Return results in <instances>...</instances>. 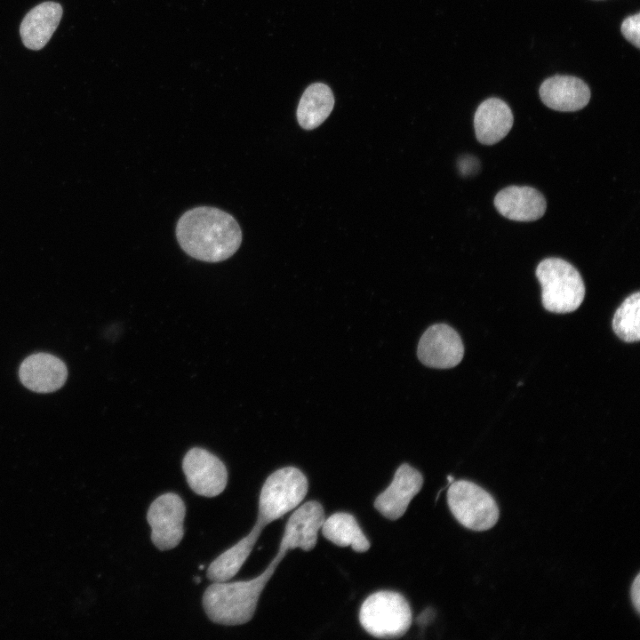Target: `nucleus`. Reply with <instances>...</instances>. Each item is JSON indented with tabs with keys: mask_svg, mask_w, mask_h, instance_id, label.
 Instances as JSON below:
<instances>
[{
	"mask_svg": "<svg viewBox=\"0 0 640 640\" xmlns=\"http://www.w3.org/2000/svg\"><path fill=\"white\" fill-rule=\"evenodd\" d=\"M412 620L409 603L398 592L378 591L362 604L359 621L362 628L378 638H397L410 628Z\"/></svg>",
	"mask_w": 640,
	"mask_h": 640,
	"instance_id": "obj_5",
	"label": "nucleus"
},
{
	"mask_svg": "<svg viewBox=\"0 0 640 640\" xmlns=\"http://www.w3.org/2000/svg\"><path fill=\"white\" fill-rule=\"evenodd\" d=\"M447 502L453 516L468 529L485 531L498 521L496 501L489 492L473 482L459 480L451 484Z\"/></svg>",
	"mask_w": 640,
	"mask_h": 640,
	"instance_id": "obj_6",
	"label": "nucleus"
},
{
	"mask_svg": "<svg viewBox=\"0 0 640 640\" xmlns=\"http://www.w3.org/2000/svg\"><path fill=\"white\" fill-rule=\"evenodd\" d=\"M308 481L295 467L274 471L264 482L258 503L257 522L263 526L297 508L308 493Z\"/></svg>",
	"mask_w": 640,
	"mask_h": 640,
	"instance_id": "obj_4",
	"label": "nucleus"
},
{
	"mask_svg": "<svg viewBox=\"0 0 640 640\" xmlns=\"http://www.w3.org/2000/svg\"><path fill=\"white\" fill-rule=\"evenodd\" d=\"M541 285L543 307L554 313L576 310L585 297V285L579 271L560 258H547L536 268Z\"/></svg>",
	"mask_w": 640,
	"mask_h": 640,
	"instance_id": "obj_3",
	"label": "nucleus"
},
{
	"mask_svg": "<svg viewBox=\"0 0 640 640\" xmlns=\"http://www.w3.org/2000/svg\"><path fill=\"white\" fill-rule=\"evenodd\" d=\"M289 550L279 544L278 550L258 576L234 582H213L204 592L202 604L209 620L216 624L237 626L254 616L259 599L278 565Z\"/></svg>",
	"mask_w": 640,
	"mask_h": 640,
	"instance_id": "obj_2",
	"label": "nucleus"
},
{
	"mask_svg": "<svg viewBox=\"0 0 640 640\" xmlns=\"http://www.w3.org/2000/svg\"><path fill=\"white\" fill-rule=\"evenodd\" d=\"M464 347L458 332L445 324L428 327L420 339L417 356L428 366L447 369L458 365L463 358Z\"/></svg>",
	"mask_w": 640,
	"mask_h": 640,
	"instance_id": "obj_9",
	"label": "nucleus"
},
{
	"mask_svg": "<svg viewBox=\"0 0 640 640\" xmlns=\"http://www.w3.org/2000/svg\"><path fill=\"white\" fill-rule=\"evenodd\" d=\"M321 532L323 536L339 547H348L358 553L366 552L371 543L354 516L337 512L325 518Z\"/></svg>",
	"mask_w": 640,
	"mask_h": 640,
	"instance_id": "obj_18",
	"label": "nucleus"
},
{
	"mask_svg": "<svg viewBox=\"0 0 640 640\" xmlns=\"http://www.w3.org/2000/svg\"><path fill=\"white\" fill-rule=\"evenodd\" d=\"M421 473L408 463L401 464L390 484L374 500L375 509L388 520H397L406 512L423 486Z\"/></svg>",
	"mask_w": 640,
	"mask_h": 640,
	"instance_id": "obj_10",
	"label": "nucleus"
},
{
	"mask_svg": "<svg viewBox=\"0 0 640 640\" xmlns=\"http://www.w3.org/2000/svg\"><path fill=\"white\" fill-rule=\"evenodd\" d=\"M185 516V503L174 492L164 493L150 504L147 521L151 528V541L156 548L166 551L180 544L184 536Z\"/></svg>",
	"mask_w": 640,
	"mask_h": 640,
	"instance_id": "obj_7",
	"label": "nucleus"
},
{
	"mask_svg": "<svg viewBox=\"0 0 640 640\" xmlns=\"http://www.w3.org/2000/svg\"><path fill=\"white\" fill-rule=\"evenodd\" d=\"M325 519L324 509L316 500H308L291 515L284 526L280 544L290 550H312Z\"/></svg>",
	"mask_w": 640,
	"mask_h": 640,
	"instance_id": "obj_11",
	"label": "nucleus"
},
{
	"mask_svg": "<svg viewBox=\"0 0 640 640\" xmlns=\"http://www.w3.org/2000/svg\"><path fill=\"white\" fill-rule=\"evenodd\" d=\"M540 96L542 102L551 109L572 112L586 107L591 93L588 84L581 79L556 75L541 84Z\"/></svg>",
	"mask_w": 640,
	"mask_h": 640,
	"instance_id": "obj_13",
	"label": "nucleus"
},
{
	"mask_svg": "<svg viewBox=\"0 0 640 640\" xmlns=\"http://www.w3.org/2000/svg\"><path fill=\"white\" fill-rule=\"evenodd\" d=\"M334 106L332 90L324 84L316 83L303 92L297 108V119L306 130L319 126L330 115Z\"/></svg>",
	"mask_w": 640,
	"mask_h": 640,
	"instance_id": "obj_19",
	"label": "nucleus"
},
{
	"mask_svg": "<svg viewBox=\"0 0 640 640\" xmlns=\"http://www.w3.org/2000/svg\"><path fill=\"white\" fill-rule=\"evenodd\" d=\"M497 211L516 221H533L543 216L547 203L543 195L532 187L510 186L494 197Z\"/></svg>",
	"mask_w": 640,
	"mask_h": 640,
	"instance_id": "obj_14",
	"label": "nucleus"
},
{
	"mask_svg": "<svg viewBox=\"0 0 640 640\" xmlns=\"http://www.w3.org/2000/svg\"><path fill=\"white\" fill-rule=\"evenodd\" d=\"M513 123L508 105L500 99L489 98L478 106L475 113L476 137L484 145H493L508 133Z\"/></svg>",
	"mask_w": 640,
	"mask_h": 640,
	"instance_id": "obj_15",
	"label": "nucleus"
},
{
	"mask_svg": "<svg viewBox=\"0 0 640 640\" xmlns=\"http://www.w3.org/2000/svg\"><path fill=\"white\" fill-rule=\"evenodd\" d=\"M630 596L632 603L637 612H640V574L638 573L635 578L631 586Z\"/></svg>",
	"mask_w": 640,
	"mask_h": 640,
	"instance_id": "obj_22",
	"label": "nucleus"
},
{
	"mask_svg": "<svg viewBox=\"0 0 640 640\" xmlns=\"http://www.w3.org/2000/svg\"><path fill=\"white\" fill-rule=\"evenodd\" d=\"M176 237L189 256L206 262L230 258L240 247L242 231L235 218L215 207L199 206L179 219Z\"/></svg>",
	"mask_w": 640,
	"mask_h": 640,
	"instance_id": "obj_1",
	"label": "nucleus"
},
{
	"mask_svg": "<svg viewBox=\"0 0 640 640\" xmlns=\"http://www.w3.org/2000/svg\"><path fill=\"white\" fill-rule=\"evenodd\" d=\"M182 469L188 486L198 495L212 498L220 494L227 486L226 466L205 449H190L183 458Z\"/></svg>",
	"mask_w": 640,
	"mask_h": 640,
	"instance_id": "obj_8",
	"label": "nucleus"
},
{
	"mask_svg": "<svg viewBox=\"0 0 640 640\" xmlns=\"http://www.w3.org/2000/svg\"><path fill=\"white\" fill-rule=\"evenodd\" d=\"M19 374L22 384L28 389L50 393L64 385L68 371L65 364L55 356L37 353L21 363Z\"/></svg>",
	"mask_w": 640,
	"mask_h": 640,
	"instance_id": "obj_12",
	"label": "nucleus"
},
{
	"mask_svg": "<svg viewBox=\"0 0 640 640\" xmlns=\"http://www.w3.org/2000/svg\"><path fill=\"white\" fill-rule=\"evenodd\" d=\"M265 526L256 521L251 532L235 545L218 556L208 566L206 576L212 582L232 579L252 553Z\"/></svg>",
	"mask_w": 640,
	"mask_h": 640,
	"instance_id": "obj_17",
	"label": "nucleus"
},
{
	"mask_svg": "<svg viewBox=\"0 0 640 640\" xmlns=\"http://www.w3.org/2000/svg\"><path fill=\"white\" fill-rule=\"evenodd\" d=\"M623 36L636 48L640 47V13L626 18L620 27Z\"/></svg>",
	"mask_w": 640,
	"mask_h": 640,
	"instance_id": "obj_21",
	"label": "nucleus"
},
{
	"mask_svg": "<svg viewBox=\"0 0 640 640\" xmlns=\"http://www.w3.org/2000/svg\"><path fill=\"white\" fill-rule=\"evenodd\" d=\"M612 329L626 342H636L640 339V292L627 297L617 308Z\"/></svg>",
	"mask_w": 640,
	"mask_h": 640,
	"instance_id": "obj_20",
	"label": "nucleus"
},
{
	"mask_svg": "<svg viewBox=\"0 0 640 640\" xmlns=\"http://www.w3.org/2000/svg\"><path fill=\"white\" fill-rule=\"evenodd\" d=\"M62 12L61 5L55 2H44L31 9L20 28L24 45L31 50L42 49L56 30Z\"/></svg>",
	"mask_w": 640,
	"mask_h": 640,
	"instance_id": "obj_16",
	"label": "nucleus"
}]
</instances>
